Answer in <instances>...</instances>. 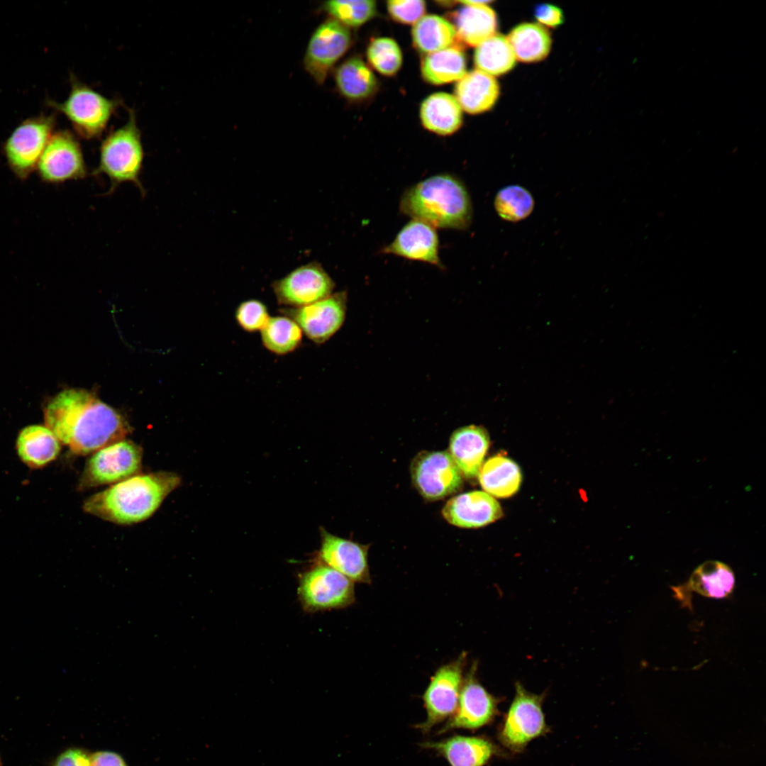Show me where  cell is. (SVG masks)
<instances>
[{"mask_svg": "<svg viewBox=\"0 0 766 766\" xmlns=\"http://www.w3.org/2000/svg\"><path fill=\"white\" fill-rule=\"evenodd\" d=\"M45 423L60 443L79 455L125 439L130 427L113 408L81 389L64 390L44 409Z\"/></svg>", "mask_w": 766, "mask_h": 766, "instance_id": "obj_1", "label": "cell"}, {"mask_svg": "<svg viewBox=\"0 0 766 766\" xmlns=\"http://www.w3.org/2000/svg\"><path fill=\"white\" fill-rule=\"evenodd\" d=\"M180 483L172 472L138 474L89 496L83 509L116 524L138 523L151 517Z\"/></svg>", "mask_w": 766, "mask_h": 766, "instance_id": "obj_2", "label": "cell"}, {"mask_svg": "<svg viewBox=\"0 0 766 766\" xmlns=\"http://www.w3.org/2000/svg\"><path fill=\"white\" fill-rule=\"evenodd\" d=\"M399 209L402 214L435 228L467 230L473 217L472 199L466 186L449 173L431 176L407 188Z\"/></svg>", "mask_w": 766, "mask_h": 766, "instance_id": "obj_3", "label": "cell"}, {"mask_svg": "<svg viewBox=\"0 0 766 766\" xmlns=\"http://www.w3.org/2000/svg\"><path fill=\"white\" fill-rule=\"evenodd\" d=\"M143 160L140 131L134 111L130 110L127 122L111 132L102 141L98 166L92 174H102L109 178L111 187L107 194L113 192L121 184L129 182L144 196L145 191L140 179Z\"/></svg>", "mask_w": 766, "mask_h": 766, "instance_id": "obj_4", "label": "cell"}, {"mask_svg": "<svg viewBox=\"0 0 766 766\" xmlns=\"http://www.w3.org/2000/svg\"><path fill=\"white\" fill-rule=\"evenodd\" d=\"M48 104L67 118L80 137L88 140L101 135L118 105L74 77L67 99L62 103L50 100Z\"/></svg>", "mask_w": 766, "mask_h": 766, "instance_id": "obj_5", "label": "cell"}, {"mask_svg": "<svg viewBox=\"0 0 766 766\" xmlns=\"http://www.w3.org/2000/svg\"><path fill=\"white\" fill-rule=\"evenodd\" d=\"M143 450L131 440L123 439L91 453L81 474L78 489L87 490L113 485L138 474Z\"/></svg>", "mask_w": 766, "mask_h": 766, "instance_id": "obj_6", "label": "cell"}, {"mask_svg": "<svg viewBox=\"0 0 766 766\" xmlns=\"http://www.w3.org/2000/svg\"><path fill=\"white\" fill-rule=\"evenodd\" d=\"M297 594L306 613L343 609L355 601L354 582L320 562L300 575Z\"/></svg>", "mask_w": 766, "mask_h": 766, "instance_id": "obj_7", "label": "cell"}, {"mask_svg": "<svg viewBox=\"0 0 766 766\" xmlns=\"http://www.w3.org/2000/svg\"><path fill=\"white\" fill-rule=\"evenodd\" d=\"M54 116L44 114L20 123L6 139L3 152L14 175L26 179L36 170L38 161L54 130Z\"/></svg>", "mask_w": 766, "mask_h": 766, "instance_id": "obj_8", "label": "cell"}, {"mask_svg": "<svg viewBox=\"0 0 766 766\" xmlns=\"http://www.w3.org/2000/svg\"><path fill=\"white\" fill-rule=\"evenodd\" d=\"M504 718L499 739L508 749L521 751L533 739L548 731L543 711V695L528 692L519 682Z\"/></svg>", "mask_w": 766, "mask_h": 766, "instance_id": "obj_9", "label": "cell"}, {"mask_svg": "<svg viewBox=\"0 0 766 766\" xmlns=\"http://www.w3.org/2000/svg\"><path fill=\"white\" fill-rule=\"evenodd\" d=\"M467 653L440 667L431 677L422 699L426 712L424 721L416 728L423 733L450 718L455 712L464 681Z\"/></svg>", "mask_w": 766, "mask_h": 766, "instance_id": "obj_10", "label": "cell"}, {"mask_svg": "<svg viewBox=\"0 0 766 766\" xmlns=\"http://www.w3.org/2000/svg\"><path fill=\"white\" fill-rule=\"evenodd\" d=\"M335 284L318 262L301 265L272 283L277 303L283 308H299L333 293Z\"/></svg>", "mask_w": 766, "mask_h": 766, "instance_id": "obj_11", "label": "cell"}, {"mask_svg": "<svg viewBox=\"0 0 766 766\" xmlns=\"http://www.w3.org/2000/svg\"><path fill=\"white\" fill-rule=\"evenodd\" d=\"M412 482L426 499L435 501L457 492L462 474L446 451H423L411 464Z\"/></svg>", "mask_w": 766, "mask_h": 766, "instance_id": "obj_12", "label": "cell"}, {"mask_svg": "<svg viewBox=\"0 0 766 766\" xmlns=\"http://www.w3.org/2000/svg\"><path fill=\"white\" fill-rule=\"evenodd\" d=\"M348 298L346 291H340L307 306L282 308L279 312L292 318L311 342L322 345L343 326L346 317Z\"/></svg>", "mask_w": 766, "mask_h": 766, "instance_id": "obj_13", "label": "cell"}, {"mask_svg": "<svg viewBox=\"0 0 766 766\" xmlns=\"http://www.w3.org/2000/svg\"><path fill=\"white\" fill-rule=\"evenodd\" d=\"M350 43L348 28L333 18L315 28L306 45L303 65L317 84L324 83L329 71L347 52Z\"/></svg>", "mask_w": 766, "mask_h": 766, "instance_id": "obj_14", "label": "cell"}, {"mask_svg": "<svg viewBox=\"0 0 766 766\" xmlns=\"http://www.w3.org/2000/svg\"><path fill=\"white\" fill-rule=\"evenodd\" d=\"M36 171L40 179L48 184L81 179L87 175L81 145L72 133L62 130L52 133Z\"/></svg>", "mask_w": 766, "mask_h": 766, "instance_id": "obj_15", "label": "cell"}, {"mask_svg": "<svg viewBox=\"0 0 766 766\" xmlns=\"http://www.w3.org/2000/svg\"><path fill=\"white\" fill-rule=\"evenodd\" d=\"M474 662L464 677L457 709L438 731L440 734L455 729L476 730L493 721L498 714L499 700L480 684Z\"/></svg>", "mask_w": 766, "mask_h": 766, "instance_id": "obj_16", "label": "cell"}, {"mask_svg": "<svg viewBox=\"0 0 766 766\" xmlns=\"http://www.w3.org/2000/svg\"><path fill=\"white\" fill-rule=\"evenodd\" d=\"M370 545L321 532L320 563L343 574L353 582L370 584L367 555Z\"/></svg>", "mask_w": 766, "mask_h": 766, "instance_id": "obj_17", "label": "cell"}, {"mask_svg": "<svg viewBox=\"0 0 766 766\" xmlns=\"http://www.w3.org/2000/svg\"><path fill=\"white\" fill-rule=\"evenodd\" d=\"M439 247L436 228L420 220L411 219L379 252L428 263L443 270L444 265L440 258Z\"/></svg>", "mask_w": 766, "mask_h": 766, "instance_id": "obj_18", "label": "cell"}, {"mask_svg": "<svg viewBox=\"0 0 766 766\" xmlns=\"http://www.w3.org/2000/svg\"><path fill=\"white\" fill-rule=\"evenodd\" d=\"M444 518L460 528H479L502 516L499 503L482 491H472L457 495L445 504L442 510Z\"/></svg>", "mask_w": 766, "mask_h": 766, "instance_id": "obj_19", "label": "cell"}, {"mask_svg": "<svg viewBox=\"0 0 766 766\" xmlns=\"http://www.w3.org/2000/svg\"><path fill=\"white\" fill-rule=\"evenodd\" d=\"M489 435L481 426L458 428L450 435L449 452L460 473L467 478L478 477L489 446Z\"/></svg>", "mask_w": 766, "mask_h": 766, "instance_id": "obj_20", "label": "cell"}, {"mask_svg": "<svg viewBox=\"0 0 766 766\" xmlns=\"http://www.w3.org/2000/svg\"><path fill=\"white\" fill-rule=\"evenodd\" d=\"M421 745L435 751L450 766H484L497 753L494 744L482 736L455 735Z\"/></svg>", "mask_w": 766, "mask_h": 766, "instance_id": "obj_21", "label": "cell"}, {"mask_svg": "<svg viewBox=\"0 0 766 766\" xmlns=\"http://www.w3.org/2000/svg\"><path fill=\"white\" fill-rule=\"evenodd\" d=\"M499 95L495 78L479 70H472L460 79L455 87V97L462 109L470 114L490 109Z\"/></svg>", "mask_w": 766, "mask_h": 766, "instance_id": "obj_22", "label": "cell"}, {"mask_svg": "<svg viewBox=\"0 0 766 766\" xmlns=\"http://www.w3.org/2000/svg\"><path fill=\"white\" fill-rule=\"evenodd\" d=\"M420 117L423 126L428 131L440 135H448L460 128L462 109L454 96L437 92L423 100Z\"/></svg>", "mask_w": 766, "mask_h": 766, "instance_id": "obj_23", "label": "cell"}, {"mask_svg": "<svg viewBox=\"0 0 766 766\" xmlns=\"http://www.w3.org/2000/svg\"><path fill=\"white\" fill-rule=\"evenodd\" d=\"M736 584L731 568L719 561H706L692 572L685 586L675 587L681 591L691 590L712 599H723L731 595Z\"/></svg>", "mask_w": 766, "mask_h": 766, "instance_id": "obj_24", "label": "cell"}, {"mask_svg": "<svg viewBox=\"0 0 766 766\" xmlns=\"http://www.w3.org/2000/svg\"><path fill=\"white\" fill-rule=\"evenodd\" d=\"M60 443L46 426H29L24 428L18 436V454L28 466L40 467L57 457L60 451Z\"/></svg>", "mask_w": 766, "mask_h": 766, "instance_id": "obj_25", "label": "cell"}, {"mask_svg": "<svg viewBox=\"0 0 766 766\" xmlns=\"http://www.w3.org/2000/svg\"><path fill=\"white\" fill-rule=\"evenodd\" d=\"M455 16L457 40L478 46L496 33L497 18L488 5H462Z\"/></svg>", "mask_w": 766, "mask_h": 766, "instance_id": "obj_26", "label": "cell"}, {"mask_svg": "<svg viewBox=\"0 0 766 766\" xmlns=\"http://www.w3.org/2000/svg\"><path fill=\"white\" fill-rule=\"evenodd\" d=\"M478 477L485 492L499 498H506L516 494L522 480L518 465L501 455L489 458L482 466Z\"/></svg>", "mask_w": 766, "mask_h": 766, "instance_id": "obj_27", "label": "cell"}, {"mask_svg": "<svg viewBox=\"0 0 766 766\" xmlns=\"http://www.w3.org/2000/svg\"><path fill=\"white\" fill-rule=\"evenodd\" d=\"M334 79L340 94L350 101L367 99L377 87L375 75L357 57H350L339 65L335 72Z\"/></svg>", "mask_w": 766, "mask_h": 766, "instance_id": "obj_28", "label": "cell"}, {"mask_svg": "<svg viewBox=\"0 0 766 766\" xmlns=\"http://www.w3.org/2000/svg\"><path fill=\"white\" fill-rule=\"evenodd\" d=\"M423 78L429 84L440 85L461 79L466 72V59L460 47L452 45L427 54L421 66Z\"/></svg>", "mask_w": 766, "mask_h": 766, "instance_id": "obj_29", "label": "cell"}, {"mask_svg": "<svg viewBox=\"0 0 766 766\" xmlns=\"http://www.w3.org/2000/svg\"><path fill=\"white\" fill-rule=\"evenodd\" d=\"M506 38L516 59L521 62L540 61L550 50V33L539 23H521L514 27Z\"/></svg>", "mask_w": 766, "mask_h": 766, "instance_id": "obj_30", "label": "cell"}, {"mask_svg": "<svg viewBox=\"0 0 766 766\" xmlns=\"http://www.w3.org/2000/svg\"><path fill=\"white\" fill-rule=\"evenodd\" d=\"M412 40L415 48L429 54L449 48L457 40L456 30L447 19L433 14L423 16L413 26Z\"/></svg>", "mask_w": 766, "mask_h": 766, "instance_id": "obj_31", "label": "cell"}, {"mask_svg": "<svg viewBox=\"0 0 766 766\" xmlns=\"http://www.w3.org/2000/svg\"><path fill=\"white\" fill-rule=\"evenodd\" d=\"M516 60L507 38L497 33L477 46L474 55L477 70L493 77L510 71L515 66Z\"/></svg>", "mask_w": 766, "mask_h": 766, "instance_id": "obj_32", "label": "cell"}, {"mask_svg": "<svg viewBox=\"0 0 766 766\" xmlns=\"http://www.w3.org/2000/svg\"><path fill=\"white\" fill-rule=\"evenodd\" d=\"M263 346L277 355H285L299 348L303 332L291 318L282 315L270 317L260 331Z\"/></svg>", "mask_w": 766, "mask_h": 766, "instance_id": "obj_33", "label": "cell"}, {"mask_svg": "<svg viewBox=\"0 0 766 766\" xmlns=\"http://www.w3.org/2000/svg\"><path fill=\"white\" fill-rule=\"evenodd\" d=\"M534 199L525 187L512 184L496 193L494 206L498 216L504 221L518 222L526 218L533 211Z\"/></svg>", "mask_w": 766, "mask_h": 766, "instance_id": "obj_34", "label": "cell"}, {"mask_svg": "<svg viewBox=\"0 0 766 766\" xmlns=\"http://www.w3.org/2000/svg\"><path fill=\"white\" fill-rule=\"evenodd\" d=\"M321 8L331 18L346 27H358L377 13L372 0H333L323 2Z\"/></svg>", "mask_w": 766, "mask_h": 766, "instance_id": "obj_35", "label": "cell"}, {"mask_svg": "<svg viewBox=\"0 0 766 766\" xmlns=\"http://www.w3.org/2000/svg\"><path fill=\"white\" fill-rule=\"evenodd\" d=\"M367 57L373 68L386 76L395 74L402 65V53L399 45L387 37L373 39L367 48Z\"/></svg>", "mask_w": 766, "mask_h": 766, "instance_id": "obj_36", "label": "cell"}, {"mask_svg": "<svg viewBox=\"0 0 766 766\" xmlns=\"http://www.w3.org/2000/svg\"><path fill=\"white\" fill-rule=\"evenodd\" d=\"M270 318L267 306L255 299L242 301L235 311V319L238 325L248 333L261 331Z\"/></svg>", "mask_w": 766, "mask_h": 766, "instance_id": "obj_37", "label": "cell"}, {"mask_svg": "<svg viewBox=\"0 0 766 766\" xmlns=\"http://www.w3.org/2000/svg\"><path fill=\"white\" fill-rule=\"evenodd\" d=\"M387 8L394 21L404 24H415L423 16L426 3L421 0H391L387 2Z\"/></svg>", "mask_w": 766, "mask_h": 766, "instance_id": "obj_38", "label": "cell"}, {"mask_svg": "<svg viewBox=\"0 0 766 766\" xmlns=\"http://www.w3.org/2000/svg\"><path fill=\"white\" fill-rule=\"evenodd\" d=\"M52 766H91V753L81 748H69L57 756Z\"/></svg>", "mask_w": 766, "mask_h": 766, "instance_id": "obj_39", "label": "cell"}, {"mask_svg": "<svg viewBox=\"0 0 766 766\" xmlns=\"http://www.w3.org/2000/svg\"><path fill=\"white\" fill-rule=\"evenodd\" d=\"M534 16L540 23L550 28H556L564 21L562 9L550 4H538L534 9Z\"/></svg>", "mask_w": 766, "mask_h": 766, "instance_id": "obj_40", "label": "cell"}, {"mask_svg": "<svg viewBox=\"0 0 766 766\" xmlns=\"http://www.w3.org/2000/svg\"><path fill=\"white\" fill-rule=\"evenodd\" d=\"M91 766H128L119 753L111 750H99L91 754Z\"/></svg>", "mask_w": 766, "mask_h": 766, "instance_id": "obj_41", "label": "cell"}]
</instances>
